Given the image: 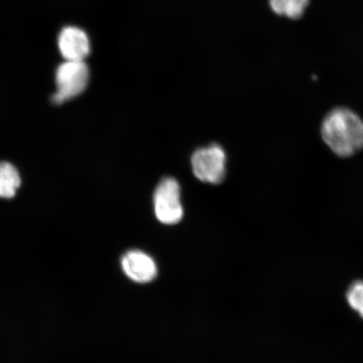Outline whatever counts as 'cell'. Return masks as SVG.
Instances as JSON below:
<instances>
[{
  "label": "cell",
  "instance_id": "cell-1",
  "mask_svg": "<svg viewBox=\"0 0 363 363\" xmlns=\"http://www.w3.org/2000/svg\"><path fill=\"white\" fill-rule=\"evenodd\" d=\"M320 135L335 155L347 158L363 149V121L346 107L331 110L324 118Z\"/></svg>",
  "mask_w": 363,
  "mask_h": 363
},
{
  "label": "cell",
  "instance_id": "cell-2",
  "mask_svg": "<svg viewBox=\"0 0 363 363\" xmlns=\"http://www.w3.org/2000/svg\"><path fill=\"white\" fill-rule=\"evenodd\" d=\"M89 71L84 62L65 61L56 72L57 91L52 101L60 104L78 96L87 87Z\"/></svg>",
  "mask_w": 363,
  "mask_h": 363
},
{
  "label": "cell",
  "instance_id": "cell-3",
  "mask_svg": "<svg viewBox=\"0 0 363 363\" xmlns=\"http://www.w3.org/2000/svg\"><path fill=\"white\" fill-rule=\"evenodd\" d=\"M154 211L162 224L174 225L183 218L180 186L174 179H164L157 186L154 194Z\"/></svg>",
  "mask_w": 363,
  "mask_h": 363
},
{
  "label": "cell",
  "instance_id": "cell-4",
  "mask_svg": "<svg viewBox=\"0 0 363 363\" xmlns=\"http://www.w3.org/2000/svg\"><path fill=\"white\" fill-rule=\"evenodd\" d=\"M225 162L224 150L218 145L199 149L191 160L194 174L204 183L220 184L225 178Z\"/></svg>",
  "mask_w": 363,
  "mask_h": 363
},
{
  "label": "cell",
  "instance_id": "cell-5",
  "mask_svg": "<svg viewBox=\"0 0 363 363\" xmlns=\"http://www.w3.org/2000/svg\"><path fill=\"white\" fill-rule=\"evenodd\" d=\"M57 45L65 61L84 62L90 53L89 36L79 27H65L58 35Z\"/></svg>",
  "mask_w": 363,
  "mask_h": 363
},
{
  "label": "cell",
  "instance_id": "cell-6",
  "mask_svg": "<svg viewBox=\"0 0 363 363\" xmlns=\"http://www.w3.org/2000/svg\"><path fill=\"white\" fill-rule=\"evenodd\" d=\"M122 269L130 280L135 283L151 282L156 278V262L147 253L140 251L126 252L121 259Z\"/></svg>",
  "mask_w": 363,
  "mask_h": 363
},
{
  "label": "cell",
  "instance_id": "cell-7",
  "mask_svg": "<svg viewBox=\"0 0 363 363\" xmlns=\"http://www.w3.org/2000/svg\"><path fill=\"white\" fill-rule=\"evenodd\" d=\"M21 183V177L16 167L6 162H0V198L15 196Z\"/></svg>",
  "mask_w": 363,
  "mask_h": 363
},
{
  "label": "cell",
  "instance_id": "cell-8",
  "mask_svg": "<svg viewBox=\"0 0 363 363\" xmlns=\"http://www.w3.org/2000/svg\"><path fill=\"white\" fill-rule=\"evenodd\" d=\"M269 3L277 15L298 20L305 13L310 0H269Z\"/></svg>",
  "mask_w": 363,
  "mask_h": 363
},
{
  "label": "cell",
  "instance_id": "cell-9",
  "mask_svg": "<svg viewBox=\"0 0 363 363\" xmlns=\"http://www.w3.org/2000/svg\"><path fill=\"white\" fill-rule=\"evenodd\" d=\"M347 299L353 310L357 311L363 306V281H357L352 284L347 294Z\"/></svg>",
  "mask_w": 363,
  "mask_h": 363
},
{
  "label": "cell",
  "instance_id": "cell-10",
  "mask_svg": "<svg viewBox=\"0 0 363 363\" xmlns=\"http://www.w3.org/2000/svg\"><path fill=\"white\" fill-rule=\"evenodd\" d=\"M358 313H359V315L363 319V306H362L359 308L357 310Z\"/></svg>",
  "mask_w": 363,
  "mask_h": 363
}]
</instances>
